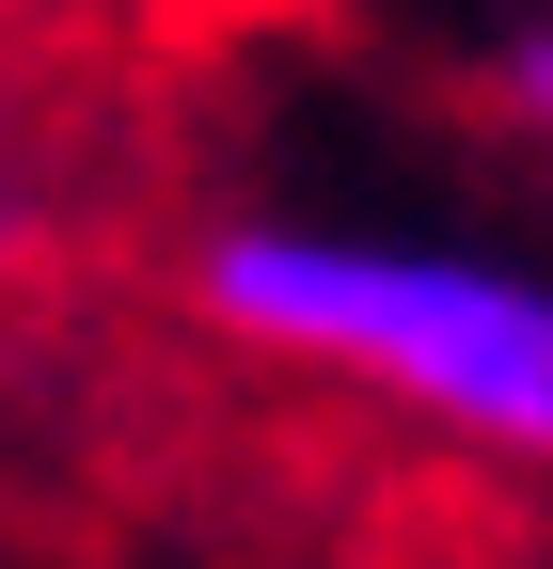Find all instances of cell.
Here are the masks:
<instances>
[{
    "label": "cell",
    "instance_id": "cell-1",
    "mask_svg": "<svg viewBox=\"0 0 553 569\" xmlns=\"http://www.w3.org/2000/svg\"><path fill=\"white\" fill-rule=\"evenodd\" d=\"M190 301L253 365L349 380L459 459L553 475V269L380 238V222H222L190 253Z\"/></svg>",
    "mask_w": 553,
    "mask_h": 569
},
{
    "label": "cell",
    "instance_id": "cell-2",
    "mask_svg": "<svg viewBox=\"0 0 553 569\" xmlns=\"http://www.w3.org/2000/svg\"><path fill=\"white\" fill-rule=\"evenodd\" d=\"M491 96H506V127L537 142V159H553V17H537V32H506V63H491Z\"/></svg>",
    "mask_w": 553,
    "mask_h": 569
},
{
    "label": "cell",
    "instance_id": "cell-3",
    "mask_svg": "<svg viewBox=\"0 0 553 569\" xmlns=\"http://www.w3.org/2000/svg\"><path fill=\"white\" fill-rule=\"evenodd\" d=\"M0 32H17V0H0Z\"/></svg>",
    "mask_w": 553,
    "mask_h": 569
}]
</instances>
